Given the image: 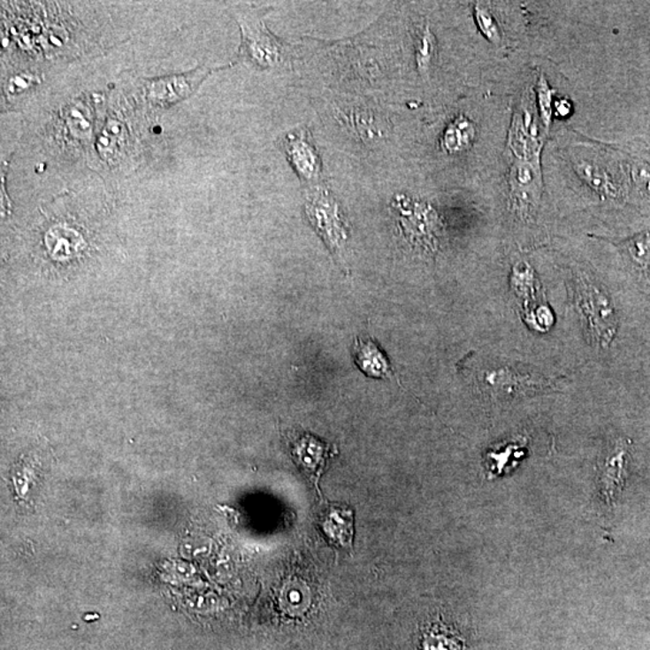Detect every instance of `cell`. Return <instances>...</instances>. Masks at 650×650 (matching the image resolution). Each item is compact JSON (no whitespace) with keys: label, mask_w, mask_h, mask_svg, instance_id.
Returning <instances> with one entry per match:
<instances>
[{"label":"cell","mask_w":650,"mask_h":650,"mask_svg":"<svg viewBox=\"0 0 650 650\" xmlns=\"http://www.w3.org/2000/svg\"><path fill=\"white\" fill-rule=\"evenodd\" d=\"M573 293L589 342L596 348H611L618 335L619 317L606 287L585 270H579L573 278Z\"/></svg>","instance_id":"cell-1"},{"label":"cell","mask_w":650,"mask_h":650,"mask_svg":"<svg viewBox=\"0 0 650 650\" xmlns=\"http://www.w3.org/2000/svg\"><path fill=\"white\" fill-rule=\"evenodd\" d=\"M305 212L326 248L345 264L346 219L336 200L325 189H313L305 203Z\"/></svg>","instance_id":"cell-2"},{"label":"cell","mask_w":650,"mask_h":650,"mask_svg":"<svg viewBox=\"0 0 650 650\" xmlns=\"http://www.w3.org/2000/svg\"><path fill=\"white\" fill-rule=\"evenodd\" d=\"M241 23L242 45L240 55L258 68L273 69L292 66L294 57L292 48L268 31L260 19Z\"/></svg>","instance_id":"cell-3"},{"label":"cell","mask_w":650,"mask_h":650,"mask_svg":"<svg viewBox=\"0 0 650 650\" xmlns=\"http://www.w3.org/2000/svg\"><path fill=\"white\" fill-rule=\"evenodd\" d=\"M481 381L486 392L498 398L532 394L548 389L552 386L551 379L538 372H530L509 365L486 370Z\"/></svg>","instance_id":"cell-4"},{"label":"cell","mask_w":650,"mask_h":650,"mask_svg":"<svg viewBox=\"0 0 650 650\" xmlns=\"http://www.w3.org/2000/svg\"><path fill=\"white\" fill-rule=\"evenodd\" d=\"M287 445L294 464L312 483L319 494L318 482L329 460L335 455L334 447L309 432L287 433Z\"/></svg>","instance_id":"cell-5"},{"label":"cell","mask_w":650,"mask_h":650,"mask_svg":"<svg viewBox=\"0 0 650 650\" xmlns=\"http://www.w3.org/2000/svg\"><path fill=\"white\" fill-rule=\"evenodd\" d=\"M283 149L302 182L309 186L319 182L322 179L323 164L308 130L289 133L283 140Z\"/></svg>","instance_id":"cell-6"},{"label":"cell","mask_w":650,"mask_h":650,"mask_svg":"<svg viewBox=\"0 0 650 650\" xmlns=\"http://www.w3.org/2000/svg\"><path fill=\"white\" fill-rule=\"evenodd\" d=\"M577 175L602 200H622L625 189L615 173L601 163L592 159H581L575 163Z\"/></svg>","instance_id":"cell-7"},{"label":"cell","mask_w":650,"mask_h":650,"mask_svg":"<svg viewBox=\"0 0 650 650\" xmlns=\"http://www.w3.org/2000/svg\"><path fill=\"white\" fill-rule=\"evenodd\" d=\"M352 358L356 368L370 379H390L395 376L385 352L372 339L356 338Z\"/></svg>","instance_id":"cell-8"},{"label":"cell","mask_w":650,"mask_h":650,"mask_svg":"<svg viewBox=\"0 0 650 650\" xmlns=\"http://www.w3.org/2000/svg\"><path fill=\"white\" fill-rule=\"evenodd\" d=\"M509 143L520 161L529 162L531 157L538 155L539 130L530 110H523L513 119Z\"/></svg>","instance_id":"cell-9"},{"label":"cell","mask_w":650,"mask_h":650,"mask_svg":"<svg viewBox=\"0 0 650 650\" xmlns=\"http://www.w3.org/2000/svg\"><path fill=\"white\" fill-rule=\"evenodd\" d=\"M319 525L326 539L334 546L351 549L355 536V518L353 511L341 506H329L323 512Z\"/></svg>","instance_id":"cell-10"},{"label":"cell","mask_w":650,"mask_h":650,"mask_svg":"<svg viewBox=\"0 0 650 650\" xmlns=\"http://www.w3.org/2000/svg\"><path fill=\"white\" fill-rule=\"evenodd\" d=\"M509 285H511L513 294H516L522 306V311L543 302H539V298L541 287H539L538 275L529 263L520 260L513 264Z\"/></svg>","instance_id":"cell-11"},{"label":"cell","mask_w":650,"mask_h":650,"mask_svg":"<svg viewBox=\"0 0 650 650\" xmlns=\"http://www.w3.org/2000/svg\"><path fill=\"white\" fill-rule=\"evenodd\" d=\"M616 246L632 271L650 281V230L622 240Z\"/></svg>","instance_id":"cell-12"},{"label":"cell","mask_w":650,"mask_h":650,"mask_svg":"<svg viewBox=\"0 0 650 650\" xmlns=\"http://www.w3.org/2000/svg\"><path fill=\"white\" fill-rule=\"evenodd\" d=\"M475 136V125L465 116L460 115L446 129L442 139L443 149L452 155L464 152L471 148Z\"/></svg>","instance_id":"cell-13"},{"label":"cell","mask_w":650,"mask_h":650,"mask_svg":"<svg viewBox=\"0 0 650 650\" xmlns=\"http://www.w3.org/2000/svg\"><path fill=\"white\" fill-rule=\"evenodd\" d=\"M629 464V446L625 441L616 443L615 448L607 456L603 479L606 486L616 489L625 478L626 469Z\"/></svg>","instance_id":"cell-14"},{"label":"cell","mask_w":650,"mask_h":650,"mask_svg":"<svg viewBox=\"0 0 650 650\" xmlns=\"http://www.w3.org/2000/svg\"><path fill=\"white\" fill-rule=\"evenodd\" d=\"M416 58L419 72L426 73L432 65L436 52V40L429 26H424L419 32L416 42Z\"/></svg>","instance_id":"cell-15"},{"label":"cell","mask_w":650,"mask_h":650,"mask_svg":"<svg viewBox=\"0 0 650 650\" xmlns=\"http://www.w3.org/2000/svg\"><path fill=\"white\" fill-rule=\"evenodd\" d=\"M473 12H475L477 26H478L483 36L490 42H501V29H500L499 23L496 22L492 11L481 3H477Z\"/></svg>","instance_id":"cell-16"},{"label":"cell","mask_w":650,"mask_h":650,"mask_svg":"<svg viewBox=\"0 0 650 650\" xmlns=\"http://www.w3.org/2000/svg\"><path fill=\"white\" fill-rule=\"evenodd\" d=\"M554 92V89H552L547 81L545 74L539 75L538 81L539 111V118L547 129L551 126L553 111H554V103H553Z\"/></svg>","instance_id":"cell-17"},{"label":"cell","mask_w":650,"mask_h":650,"mask_svg":"<svg viewBox=\"0 0 650 650\" xmlns=\"http://www.w3.org/2000/svg\"><path fill=\"white\" fill-rule=\"evenodd\" d=\"M632 181L650 198V159L639 158L630 168Z\"/></svg>","instance_id":"cell-18"},{"label":"cell","mask_w":650,"mask_h":650,"mask_svg":"<svg viewBox=\"0 0 650 650\" xmlns=\"http://www.w3.org/2000/svg\"><path fill=\"white\" fill-rule=\"evenodd\" d=\"M424 650H459V646L455 639L432 633L424 641Z\"/></svg>","instance_id":"cell-19"},{"label":"cell","mask_w":650,"mask_h":650,"mask_svg":"<svg viewBox=\"0 0 650 650\" xmlns=\"http://www.w3.org/2000/svg\"><path fill=\"white\" fill-rule=\"evenodd\" d=\"M554 109L559 118H568L572 111V104L569 100L560 99L556 100Z\"/></svg>","instance_id":"cell-20"}]
</instances>
